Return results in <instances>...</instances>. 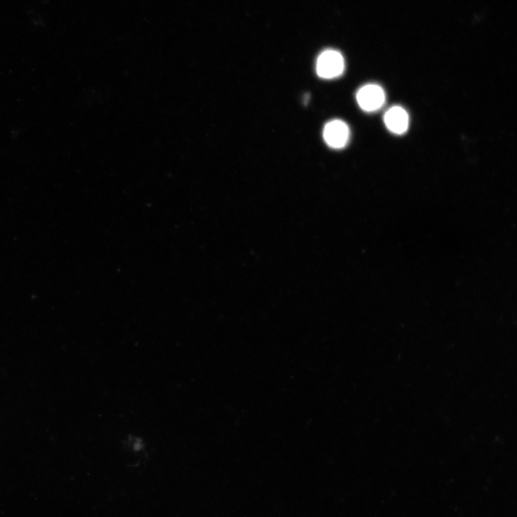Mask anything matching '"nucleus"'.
<instances>
[{
  "label": "nucleus",
  "mask_w": 517,
  "mask_h": 517,
  "mask_svg": "<svg viewBox=\"0 0 517 517\" xmlns=\"http://www.w3.org/2000/svg\"><path fill=\"white\" fill-rule=\"evenodd\" d=\"M345 62L342 55L334 50H327L318 57L316 71L318 76L332 79L340 76L344 71Z\"/></svg>",
  "instance_id": "nucleus-1"
},
{
  "label": "nucleus",
  "mask_w": 517,
  "mask_h": 517,
  "mask_svg": "<svg viewBox=\"0 0 517 517\" xmlns=\"http://www.w3.org/2000/svg\"><path fill=\"white\" fill-rule=\"evenodd\" d=\"M356 100L364 111L375 112L379 110L384 105L386 95L380 86L370 84L363 87L358 91Z\"/></svg>",
  "instance_id": "nucleus-2"
},
{
  "label": "nucleus",
  "mask_w": 517,
  "mask_h": 517,
  "mask_svg": "<svg viewBox=\"0 0 517 517\" xmlns=\"http://www.w3.org/2000/svg\"><path fill=\"white\" fill-rule=\"evenodd\" d=\"M384 122L389 132L401 135L405 134L409 128L410 117L404 108L394 106L384 114Z\"/></svg>",
  "instance_id": "nucleus-3"
},
{
  "label": "nucleus",
  "mask_w": 517,
  "mask_h": 517,
  "mask_svg": "<svg viewBox=\"0 0 517 517\" xmlns=\"http://www.w3.org/2000/svg\"><path fill=\"white\" fill-rule=\"evenodd\" d=\"M324 138L327 144L334 149L344 147L350 138L348 126L341 121H333L327 124L324 130Z\"/></svg>",
  "instance_id": "nucleus-4"
}]
</instances>
